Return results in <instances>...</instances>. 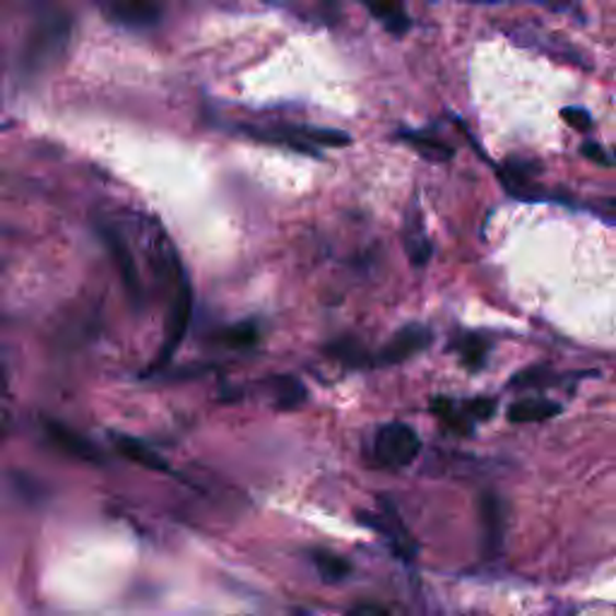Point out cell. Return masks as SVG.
Masks as SVG:
<instances>
[{"label": "cell", "mask_w": 616, "mask_h": 616, "mask_svg": "<svg viewBox=\"0 0 616 616\" xmlns=\"http://www.w3.org/2000/svg\"><path fill=\"white\" fill-rule=\"evenodd\" d=\"M371 449V461L376 467L403 469L415 463V457L421 451V441L412 427L403 425V421H391V425H383L376 431Z\"/></svg>", "instance_id": "cell-1"}, {"label": "cell", "mask_w": 616, "mask_h": 616, "mask_svg": "<svg viewBox=\"0 0 616 616\" xmlns=\"http://www.w3.org/2000/svg\"><path fill=\"white\" fill-rule=\"evenodd\" d=\"M359 523L371 527L373 533H379L385 542H388L393 554L403 561H412L417 557V545L415 539L409 537L405 523L400 521V515L393 509L388 501H383V511H359L357 513Z\"/></svg>", "instance_id": "cell-2"}, {"label": "cell", "mask_w": 616, "mask_h": 616, "mask_svg": "<svg viewBox=\"0 0 616 616\" xmlns=\"http://www.w3.org/2000/svg\"><path fill=\"white\" fill-rule=\"evenodd\" d=\"M190 311H193V289L186 280L184 272L176 275L174 284V299L168 306V318H166V333H164V345L160 355V364H166L168 359L176 355L178 345L184 342L188 323H190Z\"/></svg>", "instance_id": "cell-3"}, {"label": "cell", "mask_w": 616, "mask_h": 616, "mask_svg": "<svg viewBox=\"0 0 616 616\" xmlns=\"http://www.w3.org/2000/svg\"><path fill=\"white\" fill-rule=\"evenodd\" d=\"M433 342V333L425 323H407L405 328L397 330L388 342L381 347V352L373 357V364L379 367H395L403 361L412 359L425 352V349Z\"/></svg>", "instance_id": "cell-4"}, {"label": "cell", "mask_w": 616, "mask_h": 616, "mask_svg": "<svg viewBox=\"0 0 616 616\" xmlns=\"http://www.w3.org/2000/svg\"><path fill=\"white\" fill-rule=\"evenodd\" d=\"M68 42V20L66 18H44L36 24V32L32 34V39L27 44V63L36 70L44 63H48L58 48Z\"/></svg>", "instance_id": "cell-5"}, {"label": "cell", "mask_w": 616, "mask_h": 616, "mask_svg": "<svg viewBox=\"0 0 616 616\" xmlns=\"http://www.w3.org/2000/svg\"><path fill=\"white\" fill-rule=\"evenodd\" d=\"M505 34H509L515 44H521L525 48H533V51H542V54L554 56V58H563V60H569V63H576V66H581V68L588 66L585 60H583V56L578 54L576 48L566 46L559 39V36H549V34H545L542 30L533 27V24H515V27H511Z\"/></svg>", "instance_id": "cell-6"}, {"label": "cell", "mask_w": 616, "mask_h": 616, "mask_svg": "<svg viewBox=\"0 0 616 616\" xmlns=\"http://www.w3.org/2000/svg\"><path fill=\"white\" fill-rule=\"evenodd\" d=\"M479 518H481V537H485V549L489 554H497L503 542L505 530V511L497 493H485L479 503Z\"/></svg>", "instance_id": "cell-7"}, {"label": "cell", "mask_w": 616, "mask_h": 616, "mask_svg": "<svg viewBox=\"0 0 616 616\" xmlns=\"http://www.w3.org/2000/svg\"><path fill=\"white\" fill-rule=\"evenodd\" d=\"M106 18L120 24L128 30H148L154 27L162 18V10L148 5V3H124V5H112L106 8Z\"/></svg>", "instance_id": "cell-8"}, {"label": "cell", "mask_w": 616, "mask_h": 616, "mask_svg": "<svg viewBox=\"0 0 616 616\" xmlns=\"http://www.w3.org/2000/svg\"><path fill=\"white\" fill-rule=\"evenodd\" d=\"M46 431L63 453L80 457V461H100V451H94V445L88 439H82L80 433L68 429L66 425H60V421H48Z\"/></svg>", "instance_id": "cell-9"}, {"label": "cell", "mask_w": 616, "mask_h": 616, "mask_svg": "<svg viewBox=\"0 0 616 616\" xmlns=\"http://www.w3.org/2000/svg\"><path fill=\"white\" fill-rule=\"evenodd\" d=\"M405 251H407V258L409 263L415 265V268H425V265L431 260V253L433 246L431 241L425 232V224H421V217L419 212H409L407 217V224H405Z\"/></svg>", "instance_id": "cell-10"}, {"label": "cell", "mask_w": 616, "mask_h": 616, "mask_svg": "<svg viewBox=\"0 0 616 616\" xmlns=\"http://www.w3.org/2000/svg\"><path fill=\"white\" fill-rule=\"evenodd\" d=\"M561 405L547 400V397H527L509 407V419L513 425H535V421H547L561 415Z\"/></svg>", "instance_id": "cell-11"}, {"label": "cell", "mask_w": 616, "mask_h": 616, "mask_svg": "<svg viewBox=\"0 0 616 616\" xmlns=\"http://www.w3.org/2000/svg\"><path fill=\"white\" fill-rule=\"evenodd\" d=\"M116 449L124 453L128 461H132L140 467H148L154 469V473H168L166 461L164 457L156 453L152 445H148L140 439H132V437H124V433H118L116 437Z\"/></svg>", "instance_id": "cell-12"}, {"label": "cell", "mask_w": 616, "mask_h": 616, "mask_svg": "<svg viewBox=\"0 0 616 616\" xmlns=\"http://www.w3.org/2000/svg\"><path fill=\"white\" fill-rule=\"evenodd\" d=\"M268 391L272 395V403L277 409H284V412H289V409H297L306 403V385L301 383L299 379L294 376H272L268 381Z\"/></svg>", "instance_id": "cell-13"}, {"label": "cell", "mask_w": 616, "mask_h": 616, "mask_svg": "<svg viewBox=\"0 0 616 616\" xmlns=\"http://www.w3.org/2000/svg\"><path fill=\"white\" fill-rule=\"evenodd\" d=\"M431 412L437 415L453 433H461V437H469V433L475 431V421L465 412L463 403L451 400V397H433Z\"/></svg>", "instance_id": "cell-14"}, {"label": "cell", "mask_w": 616, "mask_h": 616, "mask_svg": "<svg viewBox=\"0 0 616 616\" xmlns=\"http://www.w3.org/2000/svg\"><path fill=\"white\" fill-rule=\"evenodd\" d=\"M102 236L106 241V248H108V253H112V258L116 263L120 277H124L128 292L140 297V280H138V272H136V263H132L126 244L114 232H108V229H102Z\"/></svg>", "instance_id": "cell-15"}, {"label": "cell", "mask_w": 616, "mask_h": 616, "mask_svg": "<svg viewBox=\"0 0 616 616\" xmlns=\"http://www.w3.org/2000/svg\"><path fill=\"white\" fill-rule=\"evenodd\" d=\"M451 347L461 357V361L465 364V369L469 371H479L481 367L487 364V357H489V340L487 337H481L477 333H465L457 337V340L451 342Z\"/></svg>", "instance_id": "cell-16"}, {"label": "cell", "mask_w": 616, "mask_h": 616, "mask_svg": "<svg viewBox=\"0 0 616 616\" xmlns=\"http://www.w3.org/2000/svg\"><path fill=\"white\" fill-rule=\"evenodd\" d=\"M400 140H405L409 148H415L425 160L431 162H449L453 156V148L449 142H443L441 138H433L429 132H421V130H405L397 136Z\"/></svg>", "instance_id": "cell-17"}, {"label": "cell", "mask_w": 616, "mask_h": 616, "mask_svg": "<svg viewBox=\"0 0 616 616\" xmlns=\"http://www.w3.org/2000/svg\"><path fill=\"white\" fill-rule=\"evenodd\" d=\"M367 10L376 18L385 32H391L393 36H403L412 30V20L405 12L403 5L397 3H369Z\"/></svg>", "instance_id": "cell-18"}, {"label": "cell", "mask_w": 616, "mask_h": 616, "mask_svg": "<svg viewBox=\"0 0 616 616\" xmlns=\"http://www.w3.org/2000/svg\"><path fill=\"white\" fill-rule=\"evenodd\" d=\"M325 352L340 361V364L352 367V369L373 364V359L367 355V349L361 347V342H357L355 337H340V340H335L325 347Z\"/></svg>", "instance_id": "cell-19"}, {"label": "cell", "mask_w": 616, "mask_h": 616, "mask_svg": "<svg viewBox=\"0 0 616 616\" xmlns=\"http://www.w3.org/2000/svg\"><path fill=\"white\" fill-rule=\"evenodd\" d=\"M301 140H306L313 148H347L352 144V136L337 128H318V126H297Z\"/></svg>", "instance_id": "cell-20"}, {"label": "cell", "mask_w": 616, "mask_h": 616, "mask_svg": "<svg viewBox=\"0 0 616 616\" xmlns=\"http://www.w3.org/2000/svg\"><path fill=\"white\" fill-rule=\"evenodd\" d=\"M311 561L318 569V573L325 578V581H333V583L342 581V578L349 576V571H352L349 561H345L342 557H337V554L325 551V549L311 551Z\"/></svg>", "instance_id": "cell-21"}, {"label": "cell", "mask_w": 616, "mask_h": 616, "mask_svg": "<svg viewBox=\"0 0 616 616\" xmlns=\"http://www.w3.org/2000/svg\"><path fill=\"white\" fill-rule=\"evenodd\" d=\"M222 340L229 347H251L258 340V328L253 323H241V325H234V328H229L222 335Z\"/></svg>", "instance_id": "cell-22"}, {"label": "cell", "mask_w": 616, "mask_h": 616, "mask_svg": "<svg viewBox=\"0 0 616 616\" xmlns=\"http://www.w3.org/2000/svg\"><path fill=\"white\" fill-rule=\"evenodd\" d=\"M463 407L469 419L477 425V421H487L493 417V412H497V400H493V397H475V400H465Z\"/></svg>", "instance_id": "cell-23"}, {"label": "cell", "mask_w": 616, "mask_h": 616, "mask_svg": "<svg viewBox=\"0 0 616 616\" xmlns=\"http://www.w3.org/2000/svg\"><path fill=\"white\" fill-rule=\"evenodd\" d=\"M561 118L578 132H588L590 128H593V118H590L588 108H583V106H566V108H561Z\"/></svg>", "instance_id": "cell-24"}, {"label": "cell", "mask_w": 616, "mask_h": 616, "mask_svg": "<svg viewBox=\"0 0 616 616\" xmlns=\"http://www.w3.org/2000/svg\"><path fill=\"white\" fill-rule=\"evenodd\" d=\"M581 152H583V156H588V160H593V162H597L602 166H612L614 164V160L607 154V150L602 148V144H597V142H583L581 144Z\"/></svg>", "instance_id": "cell-25"}]
</instances>
